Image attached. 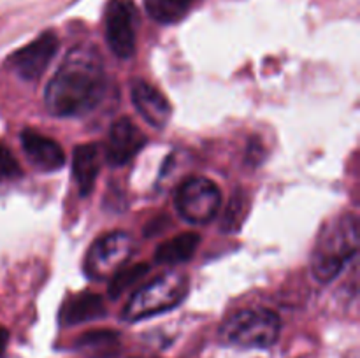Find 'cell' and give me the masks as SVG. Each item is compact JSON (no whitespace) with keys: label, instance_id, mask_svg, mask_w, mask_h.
I'll list each match as a JSON object with an SVG mask.
<instances>
[{"label":"cell","instance_id":"obj_14","mask_svg":"<svg viewBox=\"0 0 360 358\" xmlns=\"http://www.w3.org/2000/svg\"><path fill=\"white\" fill-rule=\"evenodd\" d=\"M200 244V235L195 232H185L169 241L162 242L155 253V262L160 265H178L185 263L195 255Z\"/></svg>","mask_w":360,"mask_h":358},{"label":"cell","instance_id":"obj_10","mask_svg":"<svg viewBox=\"0 0 360 358\" xmlns=\"http://www.w3.org/2000/svg\"><path fill=\"white\" fill-rule=\"evenodd\" d=\"M130 97L137 112L153 128H164L172 116V105L160 90L146 81H134L130 86Z\"/></svg>","mask_w":360,"mask_h":358},{"label":"cell","instance_id":"obj_18","mask_svg":"<svg viewBox=\"0 0 360 358\" xmlns=\"http://www.w3.org/2000/svg\"><path fill=\"white\" fill-rule=\"evenodd\" d=\"M246 213H248V197H246L245 192H241V190H239L238 193H234V195H232L231 202H229V207L225 209L221 228H224L225 232L239 230V227H241Z\"/></svg>","mask_w":360,"mask_h":358},{"label":"cell","instance_id":"obj_5","mask_svg":"<svg viewBox=\"0 0 360 358\" xmlns=\"http://www.w3.org/2000/svg\"><path fill=\"white\" fill-rule=\"evenodd\" d=\"M174 204L186 223H210L220 213L221 192L211 179L188 178L176 190Z\"/></svg>","mask_w":360,"mask_h":358},{"label":"cell","instance_id":"obj_20","mask_svg":"<svg viewBox=\"0 0 360 358\" xmlns=\"http://www.w3.org/2000/svg\"><path fill=\"white\" fill-rule=\"evenodd\" d=\"M7 343H9V330H7L6 326L0 325V357L6 353Z\"/></svg>","mask_w":360,"mask_h":358},{"label":"cell","instance_id":"obj_17","mask_svg":"<svg viewBox=\"0 0 360 358\" xmlns=\"http://www.w3.org/2000/svg\"><path fill=\"white\" fill-rule=\"evenodd\" d=\"M148 272H150V265L144 262L134 263V265L129 267H122V269H118L111 276V281H109L108 286V295L111 298H118L120 295L125 293L130 286H134Z\"/></svg>","mask_w":360,"mask_h":358},{"label":"cell","instance_id":"obj_9","mask_svg":"<svg viewBox=\"0 0 360 358\" xmlns=\"http://www.w3.org/2000/svg\"><path fill=\"white\" fill-rule=\"evenodd\" d=\"M148 139L139 126L130 118H120L111 125L105 142V160L112 167L125 165L132 160L144 146Z\"/></svg>","mask_w":360,"mask_h":358},{"label":"cell","instance_id":"obj_1","mask_svg":"<svg viewBox=\"0 0 360 358\" xmlns=\"http://www.w3.org/2000/svg\"><path fill=\"white\" fill-rule=\"evenodd\" d=\"M105 84L108 77L97 49L76 46L46 86V109L58 118L84 114L102 100Z\"/></svg>","mask_w":360,"mask_h":358},{"label":"cell","instance_id":"obj_19","mask_svg":"<svg viewBox=\"0 0 360 358\" xmlns=\"http://www.w3.org/2000/svg\"><path fill=\"white\" fill-rule=\"evenodd\" d=\"M21 175V167L14 154L7 146L0 142V183L18 179Z\"/></svg>","mask_w":360,"mask_h":358},{"label":"cell","instance_id":"obj_4","mask_svg":"<svg viewBox=\"0 0 360 358\" xmlns=\"http://www.w3.org/2000/svg\"><path fill=\"white\" fill-rule=\"evenodd\" d=\"M190 281L185 274L169 272L144 284L132 295L123 311L125 321H141L150 316L171 311L185 300Z\"/></svg>","mask_w":360,"mask_h":358},{"label":"cell","instance_id":"obj_13","mask_svg":"<svg viewBox=\"0 0 360 358\" xmlns=\"http://www.w3.org/2000/svg\"><path fill=\"white\" fill-rule=\"evenodd\" d=\"M98 171H101V147L88 142L74 147L72 175L81 197H88L95 188Z\"/></svg>","mask_w":360,"mask_h":358},{"label":"cell","instance_id":"obj_12","mask_svg":"<svg viewBox=\"0 0 360 358\" xmlns=\"http://www.w3.org/2000/svg\"><path fill=\"white\" fill-rule=\"evenodd\" d=\"M105 304L101 295L94 291H83V293L72 295L63 302L60 309V325L74 326L79 323L94 321V319L104 318L105 316Z\"/></svg>","mask_w":360,"mask_h":358},{"label":"cell","instance_id":"obj_6","mask_svg":"<svg viewBox=\"0 0 360 358\" xmlns=\"http://www.w3.org/2000/svg\"><path fill=\"white\" fill-rule=\"evenodd\" d=\"M132 255V239L125 232H111L91 244L84 262V270L91 279L112 276Z\"/></svg>","mask_w":360,"mask_h":358},{"label":"cell","instance_id":"obj_7","mask_svg":"<svg viewBox=\"0 0 360 358\" xmlns=\"http://www.w3.org/2000/svg\"><path fill=\"white\" fill-rule=\"evenodd\" d=\"M136 7L132 0H109L105 7V41L118 58L136 53Z\"/></svg>","mask_w":360,"mask_h":358},{"label":"cell","instance_id":"obj_11","mask_svg":"<svg viewBox=\"0 0 360 358\" xmlns=\"http://www.w3.org/2000/svg\"><path fill=\"white\" fill-rule=\"evenodd\" d=\"M20 140L28 161L37 171L56 172L65 165V153L62 146L51 137L27 128L20 133Z\"/></svg>","mask_w":360,"mask_h":358},{"label":"cell","instance_id":"obj_16","mask_svg":"<svg viewBox=\"0 0 360 358\" xmlns=\"http://www.w3.org/2000/svg\"><path fill=\"white\" fill-rule=\"evenodd\" d=\"M193 0H144V9L155 21L164 25L183 20Z\"/></svg>","mask_w":360,"mask_h":358},{"label":"cell","instance_id":"obj_3","mask_svg":"<svg viewBox=\"0 0 360 358\" xmlns=\"http://www.w3.org/2000/svg\"><path fill=\"white\" fill-rule=\"evenodd\" d=\"M280 316L271 309H243L220 326V339L232 346L267 350L280 337Z\"/></svg>","mask_w":360,"mask_h":358},{"label":"cell","instance_id":"obj_2","mask_svg":"<svg viewBox=\"0 0 360 358\" xmlns=\"http://www.w3.org/2000/svg\"><path fill=\"white\" fill-rule=\"evenodd\" d=\"M359 249V221L355 214H341L320 230L311 253V272L319 283H330Z\"/></svg>","mask_w":360,"mask_h":358},{"label":"cell","instance_id":"obj_8","mask_svg":"<svg viewBox=\"0 0 360 358\" xmlns=\"http://www.w3.org/2000/svg\"><path fill=\"white\" fill-rule=\"evenodd\" d=\"M58 37L48 30L27 46L14 51L7 60L9 69L23 81H35L46 72L51 60L58 51Z\"/></svg>","mask_w":360,"mask_h":358},{"label":"cell","instance_id":"obj_15","mask_svg":"<svg viewBox=\"0 0 360 358\" xmlns=\"http://www.w3.org/2000/svg\"><path fill=\"white\" fill-rule=\"evenodd\" d=\"M76 347L91 358H112L120 350V333L115 330H91L76 340Z\"/></svg>","mask_w":360,"mask_h":358}]
</instances>
